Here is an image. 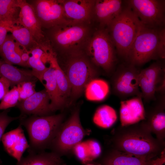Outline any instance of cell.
I'll use <instances>...</instances> for the list:
<instances>
[{
    "mask_svg": "<svg viewBox=\"0 0 165 165\" xmlns=\"http://www.w3.org/2000/svg\"><path fill=\"white\" fill-rule=\"evenodd\" d=\"M102 160V165H151L153 160L131 156L113 148L108 150Z\"/></svg>",
    "mask_w": 165,
    "mask_h": 165,
    "instance_id": "603a6c76",
    "label": "cell"
},
{
    "mask_svg": "<svg viewBox=\"0 0 165 165\" xmlns=\"http://www.w3.org/2000/svg\"><path fill=\"white\" fill-rule=\"evenodd\" d=\"M0 165H2V164H1V163H0Z\"/></svg>",
    "mask_w": 165,
    "mask_h": 165,
    "instance_id": "60d3db41",
    "label": "cell"
},
{
    "mask_svg": "<svg viewBox=\"0 0 165 165\" xmlns=\"http://www.w3.org/2000/svg\"><path fill=\"white\" fill-rule=\"evenodd\" d=\"M127 63L119 65L112 77L113 92L122 101L130 97L142 96L138 80L140 70L136 66Z\"/></svg>",
    "mask_w": 165,
    "mask_h": 165,
    "instance_id": "9c48e42d",
    "label": "cell"
},
{
    "mask_svg": "<svg viewBox=\"0 0 165 165\" xmlns=\"http://www.w3.org/2000/svg\"><path fill=\"white\" fill-rule=\"evenodd\" d=\"M9 112L8 109L4 110L0 112V142L1 141L5 130L8 125L12 121L18 119H19L21 117L20 115L18 117L10 116L8 115ZM0 163H1L0 157Z\"/></svg>",
    "mask_w": 165,
    "mask_h": 165,
    "instance_id": "d6a6232c",
    "label": "cell"
},
{
    "mask_svg": "<svg viewBox=\"0 0 165 165\" xmlns=\"http://www.w3.org/2000/svg\"><path fill=\"white\" fill-rule=\"evenodd\" d=\"M86 165H94V164H88Z\"/></svg>",
    "mask_w": 165,
    "mask_h": 165,
    "instance_id": "ab89813d",
    "label": "cell"
},
{
    "mask_svg": "<svg viewBox=\"0 0 165 165\" xmlns=\"http://www.w3.org/2000/svg\"><path fill=\"white\" fill-rule=\"evenodd\" d=\"M109 87L105 80L95 78L90 81L85 89L86 99L91 101H101L107 97L109 92Z\"/></svg>",
    "mask_w": 165,
    "mask_h": 165,
    "instance_id": "4316f807",
    "label": "cell"
},
{
    "mask_svg": "<svg viewBox=\"0 0 165 165\" xmlns=\"http://www.w3.org/2000/svg\"><path fill=\"white\" fill-rule=\"evenodd\" d=\"M19 54L21 61L25 66L28 67V62L30 57L29 51L21 48L19 52Z\"/></svg>",
    "mask_w": 165,
    "mask_h": 165,
    "instance_id": "74e56055",
    "label": "cell"
},
{
    "mask_svg": "<svg viewBox=\"0 0 165 165\" xmlns=\"http://www.w3.org/2000/svg\"><path fill=\"white\" fill-rule=\"evenodd\" d=\"M0 78H3L13 87L22 82L37 79L32 75L31 70L19 68L0 58Z\"/></svg>",
    "mask_w": 165,
    "mask_h": 165,
    "instance_id": "7402d4cb",
    "label": "cell"
},
{
    "mask_svg": "<svg viewBox=\"0 0 165 165\" xmlns=\"http://www.w3.org/2000/svg\"></svg>",
    "mask_w": 165,
    "mask_h": 165,
    "instance_id": "b9f144b4",
    "label": "cell"
},
{
    "mask_svg": "<svg viewBox=\"0 0 165 165\" xmlns=\"http://www.w3.org/2000/svg\"><path fill=\"white\" fill-rule=\"evenodd\" d=\"M165 76V68L159 61L140 70L139 85L144 101L149 103L156 99V90L159 82Z\"/></svg>",
    "mask_w": 165,
    "mask_h": 165,
    "instance_id": "7c38bea8",
    "label": "cell"
},
{
    "mask_svg": "<svg viewBox=\"0 0 165 165\" xmlns=\"http://www.w3.org/2000/svg\"><path fill=\"white\" fill-rule=\"evenodd\" d=\"M49 64V67L44 74L43 79L46 82V83L43 85L49 96L50 108L53 112L64 108L66 106L61 96L55 70L52 66Z\"/></svg>",
    "mask_w": 165,
    "mask_h": 165,
    "instance_id": "44dd1931",
    "label": "cell"
},
{
    "mask_svg": "<svg viewBox=\"0 0 165 165\" xmlns=\"http://www.w3.org/2000/svg\"><path fill=\"white\" fill-rule=\"evenodd\" d=\"M20 11L18 0H0V22L16 24Z\"/></svg>",
    "mask_w": 165,
    "mask_h": 165,
    "instance_id": "f546056e",
    "label": "cell"
},
{
    "mask_svg": "<svg viewBox=\"0 0 165 165\" xmlns=\"http://www.w3.org/2000/svg\"><path fill=\"white\" fill-rule=\"evenodd\" d=\"M142 24L127 5L106 28L117 54L127 62L132 45Z\"/></svg>",
    "mask_w": 165,
    "mask_h": 165,
    "instance_id": "277c9868",
    "label": "cell"
},
{
    "mask_svg": "<svg viewBox=\"0 0 165 165\" xmlns=\"http://www.w3.org/2000/svg\"><path fill=\"white\" fill-rule=\"evenodd\" d=\"M123 6L120 0H95L94 17L101 28L107 27L119 14Z\"/></svg>",
    "mask_w": 165,
    "mask_h": 165,
    "instance_id": "d6986e66",
    "label": "cell"
},
{
    "mask_svg": "<svg viewBox=\"0 0 165 165\" xmlns=\"http://www.w3.org/2000/svg\"><path fill=\"white\" fill-rule=\"evenodd\" d=\"M88 24L67 22L46 29L44 34L54 51L68 57L84 53L90 38Z\"/></svg>",
    "mask_w": 165,
    "mask_h": 165,
    "instance_id": "7a4b0ae2",
    "label": "cell"
},
{
    "mask_svg": "<svg viewBox=\"0 0 165 165\" xmlns=\"http://www.w3.org/2000/svg\"><path fill=\"white\" fill-rule=\"evenodd\" d=\"M19 100V90L17 86H14L2 99L0 103V111L8 109L16 106Z\"/></svg>",
    "mask_w": 165,
    "mask_h": 165,
    "instance_id": "4dcf8cb0",
    "label": "cell"
},
{
    "mask_svg": "<svg viewBox=\"0 0 165 165\" xmlns=\"http://www.w3.org/2000/svg\"><path fill=\"white\" fill-rule=\"evenodd\" d=\"M16 45L11 35L8 34L0 48V57L7 63L25 67L17 51Z\"/></svg>",
    "mask_w": 165,
    "mask_h": 165,
    "instance_id": "83f0119b",
    "label": "cell"
},
{
    "mask_svg": "<svg viewBox=\"0 0 165 165\" xmlns=\"http://www.w3.org/2000/svg\"><path fill=\"white\" fill-rule=\"evenodd\" d=\"M30 1L42 29H48L68 21L65 16L61 0Z\"/></svg>",
    "mask_w": 165,
    "mask_h": 165,
    "instance_id": "8fae6325",
    "label": "cell"
},
{
    "mask_svg": "<svg viewBox=\"0 0 165 165\" xmlns=\"http://www.w3.org/2000/svg\"><path fill=\"white\" fill-rule=\"evenodd\" d=\"M111 141L112 148L148 160L156 158L165 150V144L153 137L143 120L118 127L113 132Z\"/></svg>",
    "mask_w": 165,
    "mask_h": 165,
    "instance_id": "6da1fadb",
    "label": "cell"
},
{
    "mask_svg": "<svg viewBox=\"0 0 165 165\" xmlns=\"http://www.w3.org/2000/svg\"><path fill=\"white\" fill-rule=\"evenodd\" d=\"M66 18L68 21L88 24L94 17L95 0H61Z\"/></svg>",
    "mask_w": 165,
    "mask_h": 165,
    "instance_id": "9a60e30c",
    "label": "cell"
},
{
    "mask_svg": "<svg viewBox=\"0 0 165 165\" xmlns=\"http://www.w3.org/2000/svg\"><path fill=\"white\" fill-rule=\"evenodd\" d=\"M50 99L45 89L36 92L29 97L19 102L16 106L20 110V115L39 116L51 115Z\"/></svg>",
    "mask_w": 165,
    "mask_h": 165,
    "instance_id": "2e32d148",
    "label": "cell"
},
{
    "mask_svg": "<svg viewBox=\"0 0 165 165\" xmlns=\"http://www.w3.org/2000/svg\"><path fill=\"white\" fill-rule=\"evenodd\" d=\"M85 55L96 66L101 68L107 73L112 74L117 62L114 45L106 28L97 30L88 42Z\"/></svg>",
    "mask_w": 165,
    "mask_h": 165,
    "instance_id": "5b68a950",
    "label": "cell"
},
{
    "mask_svg": "<svg viewBox=\"0 0 165 165\" xmlns=\"http://www.w3.org/2000/svg\"><path fill=\"white\" fill-rule=\"evenodd\" d=\"M18 4L20 11L15 24L28 29L39 46L42 49L46 48L50 43L44 34L40 23L33 7L25 0H18Z\"/></svg>",
    "mask_w": 165,
    "mask_h": 165,
    "instance_id": "4fadbf2b",
    "label": "cell"
},
{
    "mask_svg": "<svg viewBox=\"0 0 165 165\" xmlns=\"http://www.w3.org/2000/svg\"><path fill=\"white\" fill-rule=\"evenodd\" d=\"M8 30L16 43L25 50L29 51L39 45L29 31L21 25L12 24L9 26Z\"/></svg>",
    "mask_w": 165,
    "mask_h": 165,
    "instance_id": "484cf974",
    "label": "cell"
},
{
    "mask_svg": "<svg viewBox=\"0 0 165 165\" xmlns=\"http://www.w3.org/2000/svg\"><path fill=\"white\" fill-rule=\"evenodd\" d=\"M86 134L80 122L79 109L77 108L62 123L48 148L61 156L72 152Z\"/></svg>",
    "mask_w": 165,
    "mask_h": 165,
    "instance_id": "52a82bcc",
    "label": "cell"
},
{
    "mask_svg": "<svg viewBox=\"0 0 165 165\" xmlns=\"http://www.w3.org/2000/svg\"><path fill=\"white\" fill-rule=\"evenodd\" d=\"M13 23L9 21L0 22V48L5 41L8 32H9V26Z\"/></svg>",
    "mask_w": 165,
    "mask_h": 165,
    "instance_id": "d590c367",
    "label": "cell"
},
{
    "mask_svg": "<svg viewBox=\"0 0 165 165\" xmlns=\"http://www.w3.org/2000/svg\"><path fill=\"white\" fill-rule=\"evenodd\" d=\"M88 144L90 151L89 156L90 160L97 158L101 152L99 144L97 141L92 140L89 141Z\"/></svg>",
    "mask_w": 165,
    "mask_h": 165,
    "instance_id": "e575fe53",
    "label": "cell"
},
{
    "mask_svg": "<svg viewBox=\"0 0 165 165\" xmlns=\"http://www.w3.org/2000/svg\"><path fill=\"white\" fill-rule=\"evenodd\" d=\"M64 71L71 87L72 100L79 97L88 83L98 75L95 66L85 53L68 57Z\"/></svg>",
    "mask_w": 165,
    "mask_h": 165,
    "instance_id": "8992f818",
    "label": "cell"
},
{
    "mask_svg": "<svg viewBox=\"0 0 165 165\" xmlns=\"http://www.w3.org/2000/svg\"><path fill=\"white\" fill-rule=\"evenodd\" d=\"M122 126L139 123L145 119V109L141 96H134L129 100L121 101L119 111Z\"/></svg>",
    "mask_w": 165,
    "mask_h": 165,
    "instance_id": "e0dca14e",
    "label": "cell"
},
{
    "mask_svg": "<svg viewBox=\"0 0 165 165\" xmlns=\"http://www.w3.org/2000/svg\"><path fill=\"white\" fill-rule=\"evenodd\" d=\"M16 165H65L61 156L51 152L31 153L22 157Z\"/></svg>",
    "mask_w": 165,
    "mask_h": 165,
    "instance_id": "cb8c5ba5",
    "label": "cell"
},
{
    "mask_svg": "<svg viewBox=\"0 0 165 165\" xmlns=\"http://www.w3.org/2000/svg\"><path fill=\"white\" fill-rule=\"evenodd\" d=\"M141 24L148 28L160 29L165 23V1L129 0L126 1Z\"/></svg>",
    "mask_w": 165,
    "mask_h": 165,
    "instance_id": "30bf717a",
    "label": "cell"
},
{
    "mask_svg": "<svg viewBox=\"0 0 165 165\" xmlns=\"http://www.w3.org/2000/svg\"><path fill=\"white\" fill-rule=\"evenodd\" d=\"M28 51L31 55L28 62V67L31 68L33 75L43 84V76L48 68L43 61L44 59L47 61L46 50L38 45Z\"/></svg>",
    "mask_w": 165,
    "mask_h": 165,
    "instance_id": "d4e9b609",
    "label": "cell"
},
{
    "mask_svg": "<svg viewBox=\"0 0 165 165\" xmlns=\"http://www.w3.org/2000/svg\"><path fill=\"white\" fill-rule=\"evenodd\" d=\"M160 29L148 28L142 24L131 47L127 62L140 66L151 60L159 59L157 47Z\"/></svg>",
    "mask_w": 165,
    "mask_h": 165,
    "instance_id": "ba28073f",
    "label": "cell"
},
{
    "mask_svg": "<svg viewBox=\"0 0 165 165\" xmlns=\"http://www.w3.org/2000/svg\"><path fill=\"white\" fill-rule=\"evenodd\" d=\"M36 80L23 82L16 86L19 92V102L25 100L36 92L35 87Z\"/></svg>",
    "mask_w": 165,
    "mask_h": 165,
    "instance_id": "1f68e13d",
    "label": "cell"
},
{
    "mask_svg": "<svg viewBox=\"0 0 165 165\" xmlns=\"http://www.w3.org/2000/svg\"><path fill=\"white\" fill-rule=\"evenodd\" d=\"M165 163V152L163 151L161 155L154 159L151 165H163Z\"/></svg>",
    "mask_w": 165,
    "mask_h": 165,
    "instance_id": "f35d334b",
    "label": "cell"
},
{
    "mask_svg": "<svg viewBox=\"0 0 165 165\" xmlns=\"http://www.w3.org/2000/svg\"><path fill=\"white\" fill-rule=\"evenodd\" d=\"M20 124L16 129L4 134L1 141L6 152L19 161L29 145Z\"/></svg>",
    "mask_w": 165,
    "mask_h": 165,
    "instance_id": "ac0fdd59",
    "label": "cell"
},
{
    "mask_svg": "<svg viewBox=\"0 0 165 165\" xmlns=\"http://www.w3.org/2000/svg\"><path fill=\"white\" fill-rule=\"evenodd\" d=\"M47 62L53 68L57 82L61 97L66 106L68 105V99L70 98L71 87L67 76L61 67L57 60V54L51 47L46 51Z\"/></svg>",
    "mask_w": 165,
    "mask_h": 165,
    "instance_id": "ffe728a7",
    "label": "cell"
},
{
    "mask_svg": "<svg viewBox=\"0 0 165 165\" xmlns=\"http://www.w3.org/2000/svg\"><path fill=\"white\" fill-rule=\"evenodd\" d=\"M154 104L145 109V119L143 121L152 133L161 142L165 144V96L160 95Z\"/></svg>",
    "mask_w": 165,
    "mask_h": 165,
    "instance_id": "5bb4252c",
    "label": "cell"
},
{
    "mask_svg": "<svg viewBox=\"0 0 165 165\" xmlns=\"http://www.w3.org/2000/svg\"><path fill=\"white\" fill-rule=\"evenodd\" d=\"M64 114L22 116L20 124L26 129L29 138V154L37 153L48 148L63 123Z\"/></svg>",
    "mask_w": 165,
    "mask_h": 165,
    "instance_id": "3957f363",
    "label": "cell"
},
{
    "mask_svg": "<svg viewBox=\"0 0 165 165\" xmlns=\"http://www.w3.org/2000/svg\"><path fill=\"white\" fill-rule=\"evenodd\" d=\"M157 52L159 59H164L165 57V28L160 29L157 47Z\"/></svg>",
    "mask_w": 165,
    "mask_h": 165,
    "instance_id": "836d02e7",
    "label": "cell"
},
{
    "mask_svg": "<svg viewBox=\"0 0 165 165\" xmlns=\"http://www.w3.org/2000/svg\"><path fill=\"white\" fill-rule=\"evenodd\" d=\"M10 87L9 82L3 78H0V100H2L9 91Z\"/></svg>",
    "mask_w": 165,
    "mask_h": 165,
    "instance_id": "8d00e7d4",
    "label": "cell"
},
{
    "mask_svg": "<svg viewBox=\"0 0 165 165\" xmlns=\"http://www.w3.org/2000/svg\"><path fill=\"white\" fill-rule=\"evenodd\" d=\"M117 116L115 109L107 105H102L96 110L93 117V121L97 126L108 128L116 121Z\"/></svg>",
    "mask_w": 165,
    "mask_h": 165,
    "instance_id": "f1b7e54d",
    "label": "cell"
}]
</instances>
